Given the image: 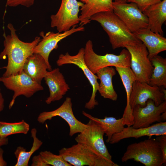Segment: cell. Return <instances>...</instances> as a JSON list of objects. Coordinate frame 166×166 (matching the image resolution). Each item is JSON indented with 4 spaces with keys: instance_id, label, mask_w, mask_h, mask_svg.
I'll use <instances>...</instances> for the list:
<instances>
[{
    "instance_id": "ffe728a7",
    "label": "cell",
    "mask_w": 166,
    "mask_h": 166,
    "mask_svg": "<svg viewBox=\"0 0 166 166\" xmlns=\"http://www.w3.org/2000/svg\"><path fill=\"white\" fill-rule=\"evenodd\" d=\"M113 0H81L83 3L80 10L79 26L90 23V18L93 14L103 12L113 11Z\"/></svg>"
},
{
    "instance_id": "2e32d148",
    "label": "cell",
    "mask_w": 166,
    "mask_h": 166,
    "mask_svg": "<svg viewBox=\"0 0 166 166\" xmlns=\"http://www.w3.org/2000/svg\"><path fill=\"white\" fill-rule=\"evenodd\" d=\"M163 135H166L165 121L158 122L146 128H135L131 126L124 128L121 132L113 135L109 143L113 144L126 138L137 139L145 136L151 138L153 136H158Z\"/></svg>"
},
{
    "instance_id": "6da1fadb",
    "label": "cell",
    "mask_w": 166,
    "mask_h": 166,
    "mask_svg": "<svg viewBox=\"0 0 166 166\" xmlns=\"http://www.w3.org/2000/svg\"><path fill=\"white\" fill-rule=\"evenodd\" d=\"M7 27L10 34H3L4 49L0 53V59L8 58L7 64L3 67L6 69L2 76L4 77L19 74L22 71L27 58L33 54L34 49L41 40L37 36L31 42H23L18 38L12 24H8Z\"/></svg>"
},
{
    "instance_id": "9c48e42d",
    "label": "cell",
    "mask_w": 166,
    "mask_h": 166,
    "mask_svg": "<svg viewBox=\"0 0 166 166\" xmlns=\"http://www.w3.org/2000/svg\"><path fill=\"white\" fill-rule=\"evenodd\" d=\"M83 5L77 0H61L57 12L50 16L51 27H56L58 32H62L79 23V8Z\"/></svg>"
},
{
    "instance_id": "83f0119b",
    "label": "cell",
    "mask_w": 166,
    "mask_h": 166,
    "mask_svg": "<svg viewBox=\"0 0 166 166\" xmlns=\"http://www.w3.org/2000/svg\"><path fill=\"white\" fill-rule=\"evenodd\" d=\"M42 160L47 166H71L64 160L61 156L54 154L49 151H42L39 153Z\"/></svg>"
},
{
    "instance_id": "9a60e30c",
    "label": "cell",
    "mask_w": 166,
    "mask_h": 166,
    "mask_svg": "<svg viewBox=\"0 0 166 166\" xmlns=\"http://www.w3.org/2000/svg\"><path fill=\"white\" fill-rule=\"evenodd\" d=\"M71 99L67 97L63 104L56 109L50 111H44L39 115L37 121L41 124H44L47 120H51L54 117L59 116L68 124L70 129L69 135L72 136L78 133L81 132L87 127L78 120L74 115Z\"/></svg>"
},
{
    "instance_id": "603a6c76",
    "label": "cell",
    "mask_w": 166,
    "mask_h": 166,
    "mask_svg": "<svg viewBox=\"0 0 166 166\" xmlns=\"http://www.w3.org/2000/svg\"><path fill=\"white\" fill-rule=\"evenodd\" d=\"M82 114L93 120L102 128L107 137V143H109L113 135L121 132L124 128L122 118L117 119L113 117H105L103 119H100L93 117L84 111H82Z\"/></svg>"
},
{
    "instance_id": "1f68e13d",
    "label": "cell",
    "mask_w": 166,
    "mask_h": 166,
    "mask_svg": "<svg viewBox=\"0 0 166 166\" xmlns=\"http://www.w3.org/2000/svg\"><path fill=\"white\" fill-rule=\"evenodd\" d=\"M32 166H47L43 161L40 154L34 156L32 160Z\"/></svg>"
},
{
    "instance_id": "7c38bea8",
    "label": "cell",
    "mask_w": 166,
    "mask_h": 166,
    "mask_svg": "<svg viewBox=\"0 0 166 166\" xmlns=\"http://www.w3.org/2000/svg\"><path fill=\"white\" fill-rule=\"evenodd\" d=\"M148 99L153 101L158 105L166 100V91L164 89L135 81L132 87L130 97V105L132 109L136 106H145Z\"/></svg>"
},
{
    "instance_id": "8d00e7d4",
    "label": "cell",
    "mask_w": 166,
    "mask_h": 166,
    "mask_svg": "<svg viewBox=\"0 0 166 166\" xmlns=\"http://www.w3.org/2000/svg\"><path fill=\"white\" fill-rule=\"evenodd\" d=\"M127 0H114V2L117 3H124L126 2Z\"/></svg>"
},
{
    "instance_id": "277c9868",
    "label": "cell",
    "mask_w": 166,
    "mask_h": 166,
    "mask_svg": "<svg viewBox=\"0 0 166 166\" xmlns=\"http://www.w3.org/2000/svg\"><path fill=\"white\" fill-rule=\"evenodd\" d=\"M85 62L90 71L94 74L100 69L107 67H130V55L125 49L122 50L120 54H109L99 55L95 52L92 41L89 40L84 48Z\"/></svg>"
},
{
    "instance_id": "7402d4cb",
    "label": "cell",
    "mask_w": 166,
    "mask_h": 166,
    "mask_svg": "<svg viewBox=\"0 0 166 166\" xmlns=\"http://www.w3.org/2000/svg\"><path fill=\"white\" fill-rule=\"evenodd\" d=\"M100 80L98 91L104 98L116 101L118 96L114 89L112 83L113 77L116 74V70L112 66L104 67L99 69L96 73Z\"/></svg>"
},
{
    "instance_id": "4dcf8cb0",
    "label": "cell",
    "mask_w": 166,
    "mask_h": 166,
    "mask_svg": "<svg viewBox=\"0 0 166 166\" xmlns=\"http://www.w3.org/2000/svg\"><path fill=\"white\" fill-rule=\"evenodd\" d=\"M158 140L162 153L163 165L166 164V135L158 136L156 138Z\"/></svg>"
},
{
    "instance_id": "7a4b0ae2",
    "label": "cell",
    "mask_w": 166,
    "mask_h": 166,
    "mask_svg": "<svg viewBox=\"0 0 166 166\" xmlns=\"http://www.w3.org/2000/svg\"><path fill=\"white\" fill-rule=\"evenodd\" d=\"M90 20L100 24L108 34L113 49L142 42L113 11L96 13Z\"/></svg>"
},
{
    "instance_id": "52a82bcc",
    "label": "cell",
    "mask_w": 166,
    "mask_h": 166,
    "mask_svg": "<svg viewBox=\"0 0 166 166\" xmlns=\"http://www.w3.org/2000/svg\"><path fill=\"white\" fill-rule=\"evenodd\" d=\"M130 55V67L134 73L136 81L148 84L153 67L148 57L147 49L142 42L125 46Z\"/></svg>"
},
{
    "instance_id": "4316f807",
    "label": "cell",
    "mask_w": 166,
    "mask_h": 166,
    "mask_svg": "<svg viewBox=\"0 0 166 166\" xmlns=\"http://www.w3.org/2000/svg\"><path fill=\"white\" fill-rule=\"evenodd\" d=\"M115 69L120 75L125 90L127 97L126 107L129 108L130 95L133 84L136 81L135 75L130 67H116Z\"/></svg>"
},
{
    "instance_id": "e0dca14e",
    "label": "cell",
    "mask_w": 166,
    "mask_h": 166,
    "mask_svg": "<svg viewBox=\"0 0 166 166\" xmlns=\"http://www.w3.org/2000/svg\"><path fill=\"white\" fill-rule=\"evenodd\" d=\"M44 79L49 92L45 101L48 104L61 99L70 89L58 68L48 71Z\"/></svg>"
},
{
    "instance_id": "3957f363",
    "label": "cell",
    "mask_w": 166,
    "mask_h": 166,
    "mask_svg": "<svg viewBox=\"0 0 166 166\" xmlns=\"http://www.w3.org/2000/svg\"><path fill=\"white\" fill-rule=\"evenodd\" d=\"M131 159L145 166H162L163 156L157 140L149 138L128 145L121 160L124 162Z\"/></svg>"
},
{
    "instance_id": "8fae6325",
    "label": "cell",
    "mask_w": 166,
    "mask_h": 166,
    "mask_svg": "<svg viewBox=\"0 0 166 166\" xmlns=\"http://www.w3.org/2000/svg\"><path fill=\"white\" fill-rule=\"evenodd\" d=\"M84 48H81L77 53L74 55H70L68 52L65 54H61L56 63L59 66L65 64H73L81 69L92 87V92L90 99L85 105L86 108L91 109L98 105L95 97L99 85L97 81L98 78L90 71L86 65L84 59Z\"/></svg>"
},
{
    "instance_id": "cb8c5ba5",
    "label": "cell",
    "mask_w": 166,
    "mask_h": 166,
    "mask_svg": "<svg viewBox=\"0 0 166 166\" xmlns=\"http://www.w3.org/2000/svg\"><path fill=\"white\" fill-rule=\"evenodd\" d=\"M150 61L153 67L148 84L151 86L166 88V58L157 55Z\"/></svg>"
},
{
    "instance_id": "d6a6232c",
    "label": "cell",
    "mask_w": 166,
    "mask_h": 166,
    "mask_svg": "<svg viewBox=\"0 0 166 166\" xmlns=\"http://www.w3.org/2000/svg\"><path fill=\"white\" fill-rule=\"evenodd\" d=\"M3 153L4 151L0 146V166H6L7 165L6 162L3 159Z\"/></svg>"
},
{
    "instance_id": "e575fe53",
    "label": "cell",
    "mask_w": 166,
    "mask_h": 166,
    "mask_svg": "<svg viewBox=\"0 0 166 166\" xmlns=\"http://www.w3.org/2000/svg\"><path fill=\"white\" fill-rule=\"evenodd\" d=\"M8 143V139L6 138H2L0 136V146L6 145Z\"/></svg>"
},
{
    "instance_id": "5bb4252c",
    "label": "cell",
    "mask_w": 166,
    "mask_h": 166,
    "mask_svg": "<svg viewBox=\"0 0 166 166\" xmlns=\"http://www.w3.org/2000/svg\"><path fill=\"white\" fill-rule=\"evenodd\" d=\"M77 26V25H74L69 30L62 32L55 33L49 31L45 34L43 31L40 33L42 39L34 47L33 53L39 54L44 58L48 67L49 71L52 70L49 60L50 53L53 50L57 48V44L61 40L75 33L85 30L83 26Z\"/></svg>"
},
{
    "instance_id": "f1b7e54d",
    "label": "cell",
    "mask_w": 166,
    "mask_h": 166,
    "mask_svg": "<svg viewBox=\"0 0 166 166\" xmlns=\"http://www.w3.org/2000/svg\"><path fill=\"white\" fill-rule=\"evenodd\" d=\"M162 0H127L126 2H133L137 4L143 12L149 6L160 2Z\"/></svg>"
},
{
    "instance_id": "484cf974",
    "label": "cell",
    "mask_w": 166,
    "mask_h": 166,
    "mask_svg": "<svg viewBox=\"0 0 166 166\" xmlns=\"http://www.w3.org/2000/svg\"><path fill=\"white\" fill-rule=\"evenodd\" d=\"M29 130V124L23 120L14 123L0 121V136L2 138L16 134H26Z\"/></svg>"
},
{
    "instance_id": "836d02e7",
    "label": "cell",
    "mask_w": 166,
    "mask_h": 166,
    "mask_svg": "<svg viewBox=\"0 0 166 166\" xmlns=\"http://www.w3.org/2000/svg\"><path fill=\"white\" fill-rule=\"evenodd\" d=\"M4 108V100L1 92L0 87V112L3 110Z\"/></svg>"
},
{
    "instance_id": "ba28073f",
    "label": "cell",
    "mask_w": 166,
    "mask_h": 166,
    "mask_svg": "<svg viewBox=\"0 0 166 166\" xmlns=\"http://www.w3.org/2000/svg\"><path fill=\"white\" fill-rule=\"evenodd\" d=\"M117 3L113 2V12L134 33L142 29L148 28L147 17L133 2Z\"/></svg>"
},
{
    "instance_id": "f546056e",
    "label": "cell",
    "mask_w": 166,
    "mask_h": 166,
    "mask_svg": "<svg viewBox=\"0 0 166 166\" xmlns=\"http://www.w3.org/2000/svg\"><path fill=\"white\" fill-rule=\"evenodd\" d=\"M35 0H6V5L10 7H15L22 5L27 7L32 6Z\"/></svg>"
},
{
    "instance_id": "d4e9b609",
    "label": "cell",
    "mask_w": 166,
    "mask_h": 166,
    "mask_svg": "<svg viewBox=\"0 0 166 166\" xmlns=\"http://www.w3.org/2000/svg\"><path fill=\"white\" fill-rule=\"evenodd\" d=\"M37 130L35 128L31 130V136L33 139L32 147L30 151H27L26 148L22 146L18 147L14 154L17 159L15 166H28L32 155L38 150L43 144L42 142L37 136Z\"/></svg>"
},
{
    "instance_id": "d6986e66",
    "label": "cell",
    "mask_w": 166,
    "mask_h": 166,
    "mask_svg": "<svg viewBox=\"0 0 166 166\" xmlns=\"http://www.w3.org/2000/svg\"><path fill=\"white\" fill-rule=\"evenodd\" d=\"M142 12L148 18V28L163 36L162 27L166 20V0L149 6Z\"/></svg>"
},
{
    "instance_id": "44dd1931",
    "label": "cell",
    "mask_w": 166,
    "mask_h": 166,
    "mask_svg": "<svg viewBox=\"0 0 166 166\" xmlns=\"http://www.w3.org/2000/svg\"><path fill=\"white\" fill-rule=\"evenodd\" d=\"M49 70L44 58L39 54L33 53L26 59L22 70L34 81L41 84Z\"/></svg>"
},
{
    "instance_id": "ac0fdd59",
    "label": "cell",
    "mask_w": 166,
    "mask_h": 166,
    "mask_svg": "<svg viewBox=\"0 0 166 166\" xmlns=\"http://www.w3.org/2000/svg\"><path fill=\"white\" fill-rule=\"evenodd\" d=\"M134 34L146 47L150 60L166 50V38L163 35L148 28L140 30Z\"/></svg>"
},
{
    "instance_id": "5b68a950",
    "label": "cell",
    "mask_w": 166,
    "mask_h": 166,
    "mask_svg": "<svg viewBox=\"0 0 166 166\" xmlns=\"http://www.w3.org/2000/svg\"><path fill=\"white\" fill-rule=\"evenodd\" d=\"M59 154L66 162L74 166H118L98 155L86 145L79 143L59 151Z\"/></svg>"
},
{
    "instance_id": "8992f818",
    "label": "cell",
    "mask_w": 166,
    "mask_h": 166,
    "mask_svg": "<svg viewBox=\"0 0 166 166\" xmlns=\"http://www.w3.org/2000/svg\"><path fill=\"white\" fill-rule=\"evenodd\" d=\"M2 82L7 89L14 92L9 105V109L14 105L16 98L23 95L27 98L32 97L37 92L43 90L41 84L33 80L23 70L19 74L7 77H0Z\"/></svg>"
},
{
    "instance_id": "30bf717a",
    "label": "cell",
    "mask_w": 166,
    "mask_h": 166,
    "mask_svg": "<svg viewBox=\"0 0 166 166\" xmlns=\"http://www.w3.org/2000/svg\"><path fill=\"white\" fill-rule=\"evenodd\" d=\"M87 126L75 138L77 143L86 145L98 155L105 159L112 161L104 140V132L102 128L93 120L89 119Z\"/></svg>"
},
{
    "instance_id": "4fadbf2b",
    "label": "cell",
    "mask_w": 166,
    "mask_h": 166,
    "mask_svg": "<svg viewBox=\"0 0 166 166\" xmlns=\"http://www.w3.org/2000/svg\"><path fill=\"white\" fill-rule=\"evenodd\" d=\"M132 109L133 123L132 127L146 128L154 123L162 121L161 115L166 111V100L156 105L153 101L148 99L144 106L137 105Z\"/></svg>"
},
{
    "instance_id": "d590c367",
    "label": "cell",
    "mask_w": 166,
    "mask_h": 166,
    "mask_svg": "<svg viewBox=\"0 0 166 166\" xmlns=\"http://www.w3.org/2000/svg\"><path fill=\"white\" fill-rule=\"evenodd\" d=\"M161 120L162 121H164L166 120V111L163 113L161 116Z\"/></svg>"
}]
</instances>
